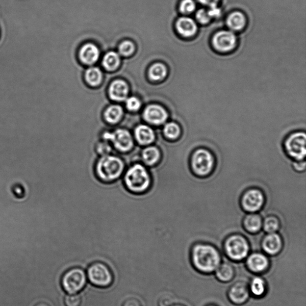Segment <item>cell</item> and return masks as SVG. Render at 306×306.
Instances as JSON below:
<instances>
[{
    "mask_svg": "<svg viewBox=\"0 0 306 306\" xmlns=\"http://www.w3.org/2000/svg\"><path fill=\"white\" fill-rule=\"evenodd\" d=\"M265 198L262 191L251 189L245 191L241 198V207L243 210L249 213L259 211L264 204Z\"/></svg>",
    "mask_w": 306,
    "mask_h": 306,
    "instance_id": "10",
    "label": "cell"
},
{
    "mask_svg": "<svg viewBox=\"0 0 306 306\" xmlns=\"http://www.w3.org/2000/svg\"><path fill=\"white\" fill-rule=\"evenodd\" d=\"M34 306H50V305L49 304H48L47 303V302H46L41 301V302H38V303H37Z\"/></svg>",
    "mask_w": 306,
    "mask_h": 306,
    "instance_id": "42",
    "label": "cell"
},
{
    "mask_svg": "<svg viewBox=\"0 0 306 306\" xmlns=\"http://www.w3.org/2000/svg\"><path fill=\"white\" fill-rule=\"evenodd\" d=\"M80 57L83 63L92 65L98 60L99 52L98 48L92 44H87L82 48Z\"/></svg>",
    "mask_w": 306,
    "mask_h": 306,
    "instance_id": "21",
    "label": "cell"
},
{
    "mask_svg": "<svg viewBox=\"0 0 306 306\" xmlns=\"http://www.w3.org/2000/svg\"><path fill=\"white\" fill-rule=\"evenodd\" d=\"M176 28L178 33L184 37H193L197 33V27L195 22L190 17H181L177 20Z\"/></svg>",
    "mask_w": 306,
    "mask_h": 306,
    "instance_id": "17",
    "label": "cell"
},
{
    "mask_svg": "<svg viewBox=\"0 0 306 306\" xmlns=\"http://www.w3.org/2000/svg\"><path fill=\"white\" fill-rule=\"evenodd\" d=\"M196 8V5L194 0H183L180 3V10L184 14L193 13Z\"/></svg>",
    "mask_w": 306,
    "mask_h": 306,
    "instance_id": "31",
    "label": "cell"
},
{
    "mask_svg": "<svg viewBox=\"0 0 306 306\" xmlns=\"http://www.w3.org/2000/svg\"><path fill=\"white\" fill-rule=\"evenodd\" d=\"M190 260L197 272L208 274L215 272L222 258L216 247L209 243H198L191 249Z\"/></svg>",
    "mask_w": 306,
    "mask_h": 306,
    "instance_id": "1",
    "label": "cell"
},
{
    "mask_svg": "<svg viewBox=\"0 0 306 306\" xmlns=\"http://www.w3.org/2000/svg\"><path fill=\"white\" fill-rule=\"evenodd\" d=\"M227 23L229 29L233 31H241L245 26L246 18L241 12H233L227 19Z\"/></svg>",
    "mask_w": 306,
    "mask_h": 306,
    "instance_id": "24",
    "label": "cell"
},
{
    "mask_svg": "<svg viewBox=\"0 0 306 306\" xmlns=\"http://www.w3.org/2000/svg\"><path fill=\"white\" fill-rule=\"evenodd\" d=\"M207 306H217V305H214V304H210V305H208Z\"/></svg>",
    "mask_w": 306,
    "mask_h": 306,
    "instance_id": "44",
    "label": "cell"
},
{
    "mask_svg": "<svg viewBox=\"0 0 306 306\" xmlns=\"http://www.w3.org/2000/svg\"><path fill=\"white\" fill-rule=\"evenodd\" d=\"M106 141H104L103 142H99L98 146H97V152L99 153L100 155L106 156L109 154L111 150V146Z\"/></svg>",
    "mask_w": 306,
    "mask_h": 306,
    "instance_id": "37",
    "label": "cell"
},
{
    "mask_svg": "<svg viewBox=\"0 0 306 306\" xmlns=\"http://www.w3.org/2000/svg\"><path fill=\"white\" fill-rule=\"evenodd\" d=\"M168 113L163 107L151 105L146 108L144 112V119L149 123L161 125L168 119Z\"/></svg>",
    "mask_w": 306,
    "mask_h": 306,
    "instance_id": "15",
    "label": "cell"
},
{
    "mask_svg": "<svg viewBox=\"0 0 306 306\" xmlns=\"http://www.w3.org/2000/svg\"><path fill=\"white\" fill-rule=\"evenodd\" d=\"M250 295L256 298H262L267 291L266 282L263 277L256 276L252 278L248 285Z\"/></svg>",
    "mask_w": 306,
    "mask_h": 306,
    "instance_id": "19",
    "label": "cell"
},
{
    "mask_svg": "<svg viewBox=\"0 0 306 306\" xmlns=\"http://www.w3.org/2000/svg\"><path fill=\"white\" fill-rule=\"evenodd\" d=\"M124 168L122 160L117 156L108 155L99 159L96 163V172L100 180L112 182L119 178Z\"/></svg>",
    "mask_w": 306,
    "mask_h": 306,
    "instance_id": "2",
    "label": "cell"
},
{
    "mask_svg": "<svg viewBox=\"0 0 306 306\" xmlns=\"http://www.w3.org/2000/svg\"><path fill=\"white\" fill-rule=\"evenodd\" d=\"M227 296L232 304L236 305L245 304L250 296L248 285L245 282H236L229 288Z\"/></svg>",
    "mask_w": 306,
    "mask_h": 306,
    "instance_id": "12",
    "label": "cell"
},
{
    "mask_svg": "<svg viewBox=\"0 0 306 306\" xmlns=\"http://www.w3.org/2000/svg\"><path fill=\"white\" fill-rule=\"evenodd\" d=\"M243 228L251 234L259 233L263 227L262 218L259 214L251 213L243 219Z\"/></svg>",
    "mask_w": 306,
    "mask_h": 306,
    "instance_id": "20",
    "label": "cell"
},
{
    "mask_svg": "<svg viewBox=\"0 0 306 306\" xmlns=\"http://www.w3.org/2000/svg\"><path fill=\"white\" fill-rule=\"evenodd\" d=\"M103 63L104 67L107 70H114L119 67L120 64L119 56L116 52H109L104 57Z\"/></svg>",
    "mask_w": 306,
    "mask_h": 306,
    "instance_id": "26",
    "label": "cell"
},
{
    "mask_svg": "<svg viewBox=\"0 0 306 306\" xmlns=\"http://www.w3.org/2000/svg\"><path fill=\"white\" fill-rule=\"evenodd\" d=\"M82 302V297L79 294H68L64 298L65 306H81Z\"/></svg>",
    "mask_w": 306,
    "mask_h": 306,
    "instance_id": "32",
    "label": "cell"
},
{
    "mask_svg": "<svg viewBox=\"0 0 306 306\" xmlns=\"http://www.w3.org/2000/svg\"><path fill=\"white\" fill-rule=\"evenodd\" d=\"M126 107L128 110L132 111H136L140 109L141 103L140 100L135 97H131L126 100Z\"/></svg>",
    "mask_w": 306,
    "mask_h": 306,
    "instance_id": "36",
    "label": "cell"
},
{
    "mask_svg": "<svg viewBox=\"0 0 306 306\" xmlns=\"http://www.w3.org/2000/svg\"><path fill=\"white\" fill-rule=\"evenodd\" d=\"M149 76L153 81H161L167 74V69L164 65L156 64L151 66L149 70Z\"/></svg>",
    "mask_w": 306,
    "mask_h": 306,
    "instance_id": "28",
    "label": "cell"
},
{
    "mask_svg": "<svg viewBox=\"0 0 306 306\" xmlns=\"http://www.w3.org/2000/svg\"><path fill=\"white\" fill-rule=\"evenodd\" d=\"M104 141L110 142L120 152H128L134 147V139L130 132L123 129L113 132H106L103 135Z\"/></svg>",
    "mask_w": 306,
    "mask_h": 306,
    "instance_id": "9",
    "label": "cell"
},
{
    "mask_svg": "<svg viewBox=\"0 0 306 306\" xmlns=\"http://www.w3.org/2000/svg\"><path fill=\"white\" fill-rule=\"evenodd\" d=\"M172 306H186V305H184L183 304H174Z\"/></svg>",
    "mask_w": 306,
    "mask_h": 306,
    "instance_id": "43",
    "label": "cell"
},
{
    "mask_svg": "<svg viewBox=\"0 0 306 306\" xmlns=\"http://www.w3.org/2000/svg\"><path fill=\"white\" fill-rule=\"evenodd\" d=\"M129 89L126 83L121 80H117L111 85L109 89V94L111 98L122 101L127 98Z\"/></svg>",
    "mask_w": 306,
    "mask_h": 306,
    "instance_id": "18",
    "label": "cell"
},
{
    "mask_svg": "<svg viewBox=\"0 0 306 306\" xmlns=\"http://www.w3.org/2000/svg\"><path fill=\"white\" fill-rule=\"evenodd\" d=\"M246 267L250 272L256 274H262L269 270L270 262L265 253L253 252L249 254L246 259Z\"/></svg>",
    "mask_w": 306,
    "mask_h": 306,
    "instance_id": "11",
    "label": "cell"
},
{
    "mask_svg": "<svg viewBox=\"0 0 306 306\" xmlns=\"http://www.w3.org/2000/svg\"><path fill=\"white\" fill-rule=\"evenodd\" d=\"M135 140L141 145H148L155 140V134L152 129L145 124L139 125L134 132Z\"/></svg>",
    "mask_w": 306,
    "mask_h": 306,
    "instance_id": "16",
    "label": "cell"
},
{
    "mask_svg": "<svg viewBox=\"0 0 306 306\" xmlns=\"http://www.w3.org/2000/svg\"><path fill=\"white\" fill-rule=\"evenodd\" d=\"M176 299L174 295L166 293L159 297L158 301V306H172L175 303Z\"/></svg>",
    "mask_w": 306,
    "mask_h": 306,
    "instance_id": "33",
    "label": "cell"
},
{
    "mask_svg": "<svg viewBox=\"0 0 306 306\" xmlns=\"http://www.w3.org/2000/svg\"><path fill=\"white\" fill-rule=\"evenodd\" d=\"M215 272V276L221 283H228L235 276L234 267L228 263H221Z\"/></svg>",
    "mask_w": 306,
    "mask_h": 306,
    "instance_id": "22",
    "label": "cell"
},
{
    "mask_svg": "<svg viewBox=\"0 0 306 306\" xmlns=\"http://www.w3.org/2000/svg\"><path fill=\"white\" fill-rule=\"evenodd\" d=\"M151 180L145 167L135 164L127 170L124 175V183L128 189L135 193H141L150 185Z\"/></svg>",
    "mask_w": 306,
    "mask_h": 306,
    "instance_id": "4",
    "label": "cell"
},
{
    "mask_svg": "<svg viewBox=\"0 0 306 306\" xmlns=\"http://www.w3.org/2000/svg\"><path fill=\"white\" fill-rule=\"evenodd\" d=\"M122 306H142V304L138 299L130 298L124 301Z\"/></svg>",
    "mask_w": 306,
    "mask_h": 306,
    "instance_id": "39",
    "label": "cell"
},
{
    "mask_svg": "<svg viewBox=\"0 0 306 306\" xmlns=\"http://www.w3.org/2000/svg\"><path fill=\"white\" fill-rule=\"evenodd\" d=\"M208 12L211 18L218 17L221 16V10L218 6L210 7V9L208 10Z\"/></svg>",
    "mask_w": 306,
    "mask_h": 306,
    "instance_id": "38",
    "label": "cell"
},
{
    "mask_svg": "<svg viewBox=\"0 0 306 306\" xmlns=\"http://www.w3.org/2000/svg\"><path fill=\"white\" fill-rule=\"evenodd\" d=\"M86 80L89 85H98L102 80V73L98 68H90L86 72Z\"/></svg>",
    "mask_w": 306,
    "mask_h": 306,
    "instance_id": "29",
    "label": "cell"
},
{
    "mask_svg": "<svg viewBox=\"0 0 306 306\" xmlns=\"http://www.w3.org/2000/svg\"><path fill=\"white\" fill-rule=\"evenodd\" d=\"M196 19L200 23L206 24L210 21L211 17L209 15L208 10L200 9L196 13Z\"/></svg>",
    "mask_w": 306,
    "mask_h": 306,
    "instance_id": "35",
    "label": "cell"
},
{
    "mask_svg": "<svg viewBox=\"0 0 306 306\" xmlns=\"http://www.w3.org/2000/svg\"><path fill=\"white\" fill-rule=\"evenodd\" d=\"M86 275L90 283L98 288L109 287L114 282L112 271L103 262H96L90 264L87 270Z\"/></svg>",
    "mask_w": 306,
    "mask_h": 306,
    "instance_id": "7",
    "label": "cell"
},
{
    "mask_svg": "<svg viewBox=\"0 0 306 306\" xmlns=\"http://www.w3.org/2000/svg\"><path fill=\"white\" fill-rule=\"evenodd\" d=\"M263 227L264 232L267 234L276 233L280 227L279 220L276 217H268L263 222Z\"/></svg>",
    "mask_w": 306,
    "mask_h": 306,
    "instance_id": "30",
    "label": "cell"
},
{
    "mask_svg": "<svg viewBox=\"0 0 306 306\" xmlns=\"http://www.w3.org/2000/svg\"><path fill=\"white\" fill-rule=\"evenodd\" d=\"M305 132H294L287 138L284 142V148L287 155L295 161H302L305 158Z\"/></svg>",
    "mask_w": 306,
    "mask_h": 306,
    "instance_id": "8",
    "label": "cell"
},
{
    "mask_svg": "<svg viewBox=\"0 0 306 306\" xmlns=\"http://www.w3.org/2000/svg\"><path fill=\"white\" fill-rule=\"evenodd\" d=\"M88 281L86 273L81 267L70 268L63 274L61 277V286L66 293L69 294H78L86 286Z\"/></svg>",
    "mask_w": 306,
    "mask_h": 306,
    "instance_id": "6",
    "label": "cell"
},
{
    "mask_svg": "<svg viewBox=\"0 0 306 306\" xmlns=\"http://www.w3.org/2000/svg\"><path fill=\"white\" fill-rule=\"evenodd\" d=\"M142 159L146 165L152 166L161 158V152L155 146H148L142 151Z\"/></svg>",
    "mask_w": 306,
    "mask_h": 306,
    "instance_id": "23",
    "label": "cell"
},
{
    "mask_svg": "<svg viewBox=\"0 0 306 306\" xmlns=\"http://www.w3.org/2000/svg\"><path fill=\"white\" fill-rule=\"evenodd\" d=\"M123 115V110L119 106H112L108 108L104 117L108 123L115 124L119 122Z\"/></svg>",
    "mask_w": 306,
    "mask_h": 306,
    "instance_id": "25",
    "label": "cell"
},
{
    "mask_svg": "<svg viewBox=\"0 0 306 306\" xmlns=\"http://www.w3.org/2000/svg\"><path fill=\"white\" fill-rule=\"evenodd\" d=\"M163 134L170 140H176L182 134V130L178 124L174 122L167 123L163 128Z\"/></svg>",
    "mask_w": 306,
    "mask_h": 306,
    "instance_id": "27",
    "label": "cell"
},
{
    "mask_svg": "<svg viewBox=\"0 0 306 306\" xmlns=\"http://www.w3.org/2000/svg\"><path fill=\"white\" fill-rule=\"evenodd\" d=\"M293 166L297 171H303L305 169V162L304 161H296L294 162Z\"/></svg>",
    "mask_w": 306,
    "mask_h": 306,
    "instance_id": "41",
    "label": "cell"
},
{
    "mask_svg": "<svg viewBox=\"0 0 306 306\" xmlns=\"http://www.w3.org/2000/svg\"><path fill=\"white\" fill-rule=\"evenodd\" d=\"M226 256L233 262H242L249 254L250 245L244 236L235 234L226 238L223 245Z\"/></svg>",
    "mask_w": 306,
    "mask_h": 306,
    "instance_id": "3",
    "label": "cell"
},
{
    "mask_svg": "<svg viewBox=\"0 0 306 306\" xmlns=\"http://www.w3.org/2000/svg\"><path fill=\"white\" fill-rule=\"evenodd\" d=\"M213 44L215 49L222 52H229L235 48L236 37L229 31H221L215 34Z\"/></svg>",
    "mask_w": 306,
    "mask_h": 306,
    "instance_id": "13",
    "label": "cell"
},
{
    "mask_svg": "<svg viewBox=\"0 0 306 306\" xmlns=\"http://www.w3.org/2000/svg\"><path fill=\"white\" fill-rule=\"evenodd\" d=\"M134 51V45L130 41H125L120 45L119 52L123 56H130Z\"/></svg>",
    "mask_w": 306,
    "mask_h": 306,
    "instance_id": "34",
    "label": "cell"
},
{
    "mask_svg": "<svg viewBox=\"0 0 306 306\" xmlns=\"http://www.w3.org/2000/svg\"><path fill=\"white\" fill-rule=\"evenodd\" d=\"M261 245L266 254L276 256L279 254L283 249V239L280 235L276 233L267 234L263 238Z\"/></svg>",
    "mask_w": 306,
    "mask_h": 306,
    "instance_id": "14",
    "label": "cell"
},
{
    "mask_svg": "<svg viewBox=\"0 0 306 306\" xmlns=\"http://www.w3.org/2000/svg\"><path fill=\"white\" fill-rule=\"evenodd\" d=\"M200 4L208 6L209 8L212 6H218V3L220 0H197Z\"/></svg>",
    "mask_w": 306,
    "mask_h": 306,
    "instance_id": "40",
    "label": "cell"
},
{
    "mask_svg": "<svg viewBox=\"0 0 306 306\" xmlns=\"http://www.w3.org/2000/svg\"><path fill=\"white\" fill-rule=\"evenodd\" d=\"M215 158L212 153L205 148H199L191 156V169L194 175L204 177L211 174L215 167Z\"/></svg>",
    "mask_w": 306,
    "mask_h": 306,
    "instance_id": "5",
    "label": "cell"
}]
</instances>
